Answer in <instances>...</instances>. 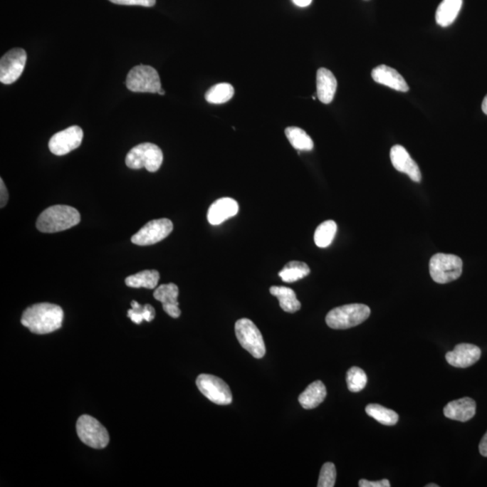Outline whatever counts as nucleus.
I'll list each match as a JSON object with an SVG mask.
<instances>
[{"label": "nucleus", "mask_w": 487, "mask_h": 487, "mask_svg": "<svg viewBox=\"0 0 487 487\" xmlns=\"http://www.w3.org/2000/svg\"><path fill=\"white\" fill-rule=\"evenodd\" d=\"M63 310L53 303H36L23 311L21 323L35 334H49L62 328Z\"/></svg>", "instance_id": "nucleus-1"}, {"label": "nucleus", "mask_w": 487, "mask_h": 487, "mask_svg": "<svg viewBox=\"0 0 487 487\" xmlns=\"http://www.w3.org/2000/svg\"><path fill=\"white\" fill-rule=\"evenodd\" d=\"M80 221V212L66 205H56L41 213L36 228L43 233H56L73 228Z\"/></svg>", "instance_id": "nucleus-2"}, {"label": "nucleus", "mask_w": 487, "mask_h": 487, "mask_svg": "<svg viewBox=\"0 0 487 487\" xmlns=\"http://www.w3.org/2000/svg\"><path fill=\"white\" fill-rule=\"evenodd\" d=\"M370 314V308L365 304H347L331 310L327 314L326 323L333 330H347L363 323Z\"/></svg>", "instance_id": "nucleus-3"}, {"label": "nucleus", "mask_w": 487, "mask_h": 487, "mask_svg": "<svg viewBox=\"0 0 487 487\" xmlns=\"http://www.w3.org/2000/svg\"><path fill=\"white\" fill-rule=\"evenodd\" d=\"M164 161V154L158 145L143 143L131 149L126 157L128 168L138 170L145 168L148 172H155L160 169Z\"/></svg>", "instance_id": "nucleus-4"}, {"label": "nucleus", "mask_w": 487, "mask_h": 487, "mask_svg": "<svg viewBox=\"0 0 487 487\" xmlns=\"http://www.w3.org/2000/svg\"><path fill=\"white\" fill-rule=\"evenodd\" d=\"M463 262L458 256L436 253L429 261V273L434 282L449 283L462 275Z\"/></svg>", "instance_id": "nucleus-5"}, {"label": "nucleus", "mask_w": 487, "mask_h": 487, "mask_svg": "<svg viewBox=\"0 0 487 487\" xmlns=\"http://www.w3.org/2000/svg\"><path fill=\"white\" fill-rule=\"evenodd\" d=\"M78 437L81 442L93 449H104L110 442L107 429L98 419L90 415H83L76 424Z\"/></svg>", "instance_id": "nucleus-6"}, {"label": "nucleus", "mask_w": 487, "mask_h": 487, "mask_svg": "<svg viewBox=\"0 0 487 487\" xmlns=\"http://www.w3.org/2000/svg\"><path fill=\"white\" fill-rule=\"evenodd\" d=\"M236 336L243 348L248 351L253 357L262 358L266 355L265 340L261 332L248 319H241L235 325Z\"/></svg>", "instance_id": "nucleus-7"}, {"label": "nucleus", "mask_w": 487, "mask_h": 487, "mask_svg": "<svg viewBox=\"0 0 487 487\" xmlns=\"http://www.w3.org/2000/svg\"><path fill=\"white\" fill-rule=\"evenodd\" d=\"M126 85L133 93H157L162 89L157 70L147 66L132 68L127 76Z\"/></svg>", "instance_id": "nucleus-8"}, {"label": "nucleus", "mask_w": 487, "mask_h": 487, "mask_svg": "<svg viewBox=\"0 0 487 487\" xmlns=\"http://www.w3.org/2000/svg\"><path fill=\"white\" fill-rule=\"evenodd\" d=\"M196 384L201 394L209 401L219 405H228L232 402V392L222 379L212 375H199Z\"/></svg>", "instance_id": "nucleus-9"}, {"label": "nucleus", "mask_w": 487, "mask_h": 487, "mask_svg": "<svg viewBox=\"0 0 487 487\" xmlns=\"http://www.w3.org/2000/svg\"><path fill=\"white\" fill-rule=\"evenodd\" d=\"M174 225L170 219H160L149 221L132 236L131 241L137 246H151L162 241L171 234Z\"/></svg>", "instance_id": "nucleus-10"}, {"label": "nucleus", "mask_w": 487, "mask_h": 487, "mask_svg": "<svg viewBox=\"0 0 487 487\" xmlns=\"http://www.w3.org/2000/svg\"><path fill=\"white\" fill-rule=\"evenodd\" d=\"M27 56L22 48H14L2 56L0 60V81L12 84L22 75L25 69Z\"/></svg>", "instance_id": "nucleus-11"}, {"label": "nucleus", "mask_w": 487, "mask_h": 487, "mask_svg": "<svg viewBox=\"0 0 487 487\" xmlns=\"http://www.w3.org/2000/svg\"><path fill=\"white\" fill-rule=\"evenodd\" d=\"M83 140V130L78 126L70 127L53 135L49 141V149L53 155L62 157L79 147Z\"/></svg>", "instance_id": "nucleus-12"}, {"label": "nucleus", "mask_w": 487, "mask_h": 487, "mask_svg": "<svg viewBox=\"0 0 487 487\" xmlns=\"http://www.w3.org/2000/svg\"><path fill=\"white\" fill-rule=\"evenodd\" d=\"M481 357V350L475 345L461 343L446 354V360L452 367L466 368L475 365Z\"/></svg>", "instance_id": "nucleus-13"}, {"label": "nucleus", "mask_w": 487, "mask_h": 487, "mask_svg": "<svg viewBox=\"0 0 487 487\" xmlns=\"http://www.w3.org/2000/svg\"><path fill=\"white\" fill-rule=\"evenodd\" d=\"M390 157L392 165L398 172L407 174L415 182H421V172L418 164L404 147L400 145L392 147Z\"/></svg>", "instance_id": "nucleus-14"}, {"label": "nucleus", "mask_w": 487, "mask_h": 487, "mask_svg": "<svg viewBox=\"0 0 487 487\" xmlns=\"http://www.w3.org/2000/svg\"><path fill=\"white\" fill-rule=\"evenodd\" d=\"M179 288L174 283L162 284L154 293L155 300L162 304V309L169 316L177 319L181 316L178 303Z\"/></svg>", "instance_id": "nucleus-15"}, {"label": "nucleus", "mask_w": 487, "mask_h": 487, "mask_svg": "<svg viewBox=\"0 0 487 487\" xmlns=\"http://www.w3.org/2000/svg\"><path fill=\"white\" fill-rule=\"evenodd\" d=\"M372 78L379 84L387 86L391 89L407 93L409 86L404 77L397 70L387 66H379L372 70Z\"/></svg>", "instance_id": "nucleus-16"}, {"label": "nucleus", "mask_w": 487, "mask_h": 487, "mask_svg": "<svg viewBox=\"0 0 487 487\" xmlns=\"http://www.w3.org/2000/svg\"><path fill=\"white\" fill-rule=\"evenodd\" d=\"M239 204L234 199L221 198L212 203L208 211V221L211 225H219L238 214Z\"/></svg>", "instance_id": "nucleus-17"}, {"label": "nucleus", "mask_w": 487, "mask_h": 487, "mask_svg": "<svg viewBox=\"0 0 487 487\" xmlns=\"http://www.w3.org/2000/svg\"><path fill=\"white\" fill-rule=\"evenodd\" d=\"M476 404L473 399L465 397L449 402L444 408L446 418L466 422L476 415Z\"/></svg>", "instance_id": "nucleus-18"}, {"label": "nucleus", "mask_w": 487, "mask_h": 487, "mask_svg": "<svg viewBox=\"0 0 487 487\" xmlns=\"http://www.w3.org/2000/svg\"><path fill=\"white\" fill-rule=\"evenodd\" d=\"M337 81L334 74L326 68H320L317 72V95L320 103H332L336 94Z\"/></svg>", "instance_id": "nucleus-19"}, {"label": "nucleus", "mask_w": 487, "mask_h": 487, "mask_svg": "<svg viewBox=\"0 0 487 487\" xmlns=\"http://www.w3.org/2000/svg\"><path fill=\"white\" fill-rule=\"evenodd\" d=\"M327 397L326 387L321 381L311 383L305 391L300 394L299 402L300 405L307 410L318 407Z\"/></svg>", "instance_id": "nucleus-20"}, {"label": "nucleus", "mask_w": 487, "mask_h": 487, "mask_svg": "<svg viewBox=\"0 0 487 487\" xmlns=\"http://www.w3.org/2000/svg\"><path fill=\"white\" fill-rule=\"evenodd\" d=\"M463 0H443L436 11V22L439 26H451L458 18L462 8Z\"/></svg>", "instance_id": "nucleus-21"}, {"label": "nucleus", "mask_w": 487, "mask_h": 487, "mask_svg": "<svg viewBox=\"0 0 487 487\" xmlns=\"http://www.w3.org/2000/svg\"><path fill=\"white\" fill-rule=\"evenodd\" d=\"M270 293L279 300L281 308L286 313H296L302 307V304L297 299L295 292L288 287L272 286Z\"/></svg>", "instance_id": "nucleus-22"}, {"label": "nucleus", "mask_w": 487, "mask_h": 487, "mask_svg": "<svg viewBox=\"0 0 487 487\" xmlns=\"http://www.w3.org/2000/svg\"><path fill=\"white\" fill-rule=\"evenodd\" d=\"M160 280V273L157 270H145L127 277L125 280L128 287L131 288L155 289Z\"/></svg>", "instance_id": "nucleus-23"}, {"label": "nucleus", "mask_w": 487, "mask_h": 487, "mask_svg": "<svg viewBox=\"0 0 487 487\" xmlns=\"http://www.w3.org/2000/svg\"><path fill=\"white\" fill-rule=\"evenodd\" d=\"M310 269L307 263L300 261H292L286 263L280 271L279 276L283 282L293 283L310 275Z\"/></svg>", "instance_id": "nucleus-24"}, {"label": "nucleus", "mask_w": 487, "mask_h": 487, "mask_svg": "<svg viewBox=\"0 0 487 487\" xmlns=\"http://www.w3.org/2000/svg\"><path fill=\"white\" fill-rule=\"evenodd\" d=\"M287 138L293 147L299 151H311L314 147L313 140L302 128L289 127L286 130Z\"/></svg>", "instance_id": "nucleus-25"}, {"label": "nucleus", "mask_w": 487, "mask_h": 487, "mask_svg": "<svg viewBox=\"0 0 487 487\" xmlns=\"http://www.w3.org/2000/svg\"><path fill=\"white\" fill-rule=\"evenodd\" d=\"M365 412L370 417L375 419L381 424L394 426L399 421V415L394 411L384 407L380 404H371L365 407Z\"/></svg>", "instance_id": "nucleus-26"}, {"label": "nucleus", "mask_w": 487, "mask_h": 487, "mask_svg": "<svg viewBox=\"0 0 487 487\" xmlns=\"http://www.w3.org/2000/svg\"><path fill=\"white\" fill-rule=\"evenodd\" d=\"M234 88L229 83H219L213 86L205 94V100L211 104L228 103L234 96Z\"/></svg>", "instance_id": "nucleus-27"}, {"label": "nucleus", "mask_w": 487, "mask_h": 487, "mask_svg": "<svg viewBox=\"0 0 487 487\" xmlns=\"http://www.w3.org/2000/svg\"><path fill=\"white\" fill-rule=\"evenodd\" d=\"M337 226L333 221H327L321 223L318 226L315 234H314V241L317 246L320 248H328L332 243L335 236L337 234Z\"/></svg>", "instance_id": "nucleus-28"}, {"label": "nucleus", "mask_w": 487, "mask_h": 487, "mask_svg": "<svg viewBox=\"0 0 487 487\" xmlns=\"http://www.w3.org/2000/svg\"><path fill=\"white\" fill-rule=\"evenodd\" d=\"M131 306L132 309L127 311V316L135 324H140L143 320L150 323L155 319V310L150 304H145V305L142 306L141 304L133 300L131 303Z\"/></svg>", "instance_id": "nucleus-29"}, {"label": "nucleus", "mask_w": 487, "mask_h": 487, "mask_svg": "<svg viewBox=\"0 0 487 487\" xmlns=\"http://www.w3.org/2000/svg\"><path fill=\"white\" fill-rule=\"evenodd\" d=\"M367 384V375L360 367H351L347 373V384L348 390L357 392L363 390Z\"/></svg>", "instance_id": "nucleus-30"}, {"label": "nucleus", "mask_w": 487, "mask_h": 487, "mask_svg": "<svg viewBox=\"0 0 487 487\" xmlns=\"http://www.w3.org/2000/svg\"><path fill=\"white\" fill-rule=\"evenodd\" d=\"M337 471L336 466L333 463H325L321 468L319 482L318 486L319 487H333L336 483Z\"/></svg>", "instance_id": "nucleus-31"}, {"label": "nucleus", "mask_w": 487, "mask_h": 487, "mask_svg": "<svg viewBox=\"0 0 487 487\" xmlns=\"http://www.w3.org/2000/svg\"><path fill=\"white\" fill-rule=\"evenodd\" d=\"M110 1L117 5L141 6H147V8L154 6L157 3V0H110Z\"/></svg>", "instance_id": "nucleus-32"}, {"label": "nucleus", "mask_w": 487, "mask_h": 487, "mask_svg": "<svg viewBox=\"0 0 487 487\" xmlns=\"http://www.w3.org/2000/svg\"><path fill=\"white\" fill-rule=\"evenodd\" d=\"M358 486L360 487H390L391 483L387 479L380 480V481H370L367 479H361Z\"/></svg>", "instance_id": "nucleus-33"}, {"label": "nucleus", "mask_w": 487, "mask_h": 487, "mask_svg": "<svg viewBox=\"0 0 487 487\" xmlns=\"http://www.w3.org/2000/svg\"><path fill=\"white\" fill-rule=\"evenodd\" d=\"M0 189H1V194H0V202L1 203H0V207L4 208L6 203H8L9 195L8 189H6L2 178L1 180H0Z\"/></svg>", "instance_id": "nucleus-34"}, {"label": "nucleus", "mask_w": 487, "mask_h": 487, "mask_svg": "<svg viewBox=\"0 0 487 487\" xmlns=\"http://www.w3.org/2000/svg\"><path fill=\"white\" fill-rule=\"evenodd\" d=\"M479 451L480 454H481L483 456H486L487 458V431L486 434L483 435L481 441H480Z\"/></svg>", "instance_id": "nucleus-35"}, {"label": "nucleus", "mask_w": 487, "mask_h": 487, "mask_svg": "<svg viewBox=\"0 0 487 487\" xmlns=\"http://www.w3.org/2000/svg\"><path fill=\"white\" fill-rule=\"evenodd\" d=\"M294 4L300 8H306V6H310L313 0H293Z\"/></svg>", "instance_id": "nucleus-36"}, {"label": "nucleus", "mask_w": 487, "mask_h": 487, "mask_svg": "<svg viewBox=\"0 0 487 487\" xmlns=\"http://www.w3.org/2000/svg\"><path fill=\"white\" fill-rule=\"evenodd\" d=\"M482 110H483V113H485L486 115H487V95H486V96L485 97V99H483V103H482Z\"/></svg>", "instance_id": "nucleus-37"}, {"label": "nucleus", "mask_w": 487, "mask_h": 487, "mask_svg": "<svg viewBox=\"0 0 487 487\" xmlns=\"http://www.w3.org/2000/svg\"><path fill=\"white\" fill-rule=\"evenodd\" d=\"M158 93L159 95H164V94H165V91H164V90H162V89H160V90H158V93Z\"/></svg>", "instance_id": "nucleus-38"}, {"label": "nucleus", "mask_w": 487, "mask_h": 487, "mask_svg": "<svg viewBox=\"0 0 487 487\" xmlns=\"http://www.w3.org/2000/svg\"><path fill=\"white\" fill-rule=\"evenodd\" d=\"M427 487H439V485H434V483H429V485L426 486Z\"/></svg>", "instance_id": "nucleus-39"}]
</instances>
